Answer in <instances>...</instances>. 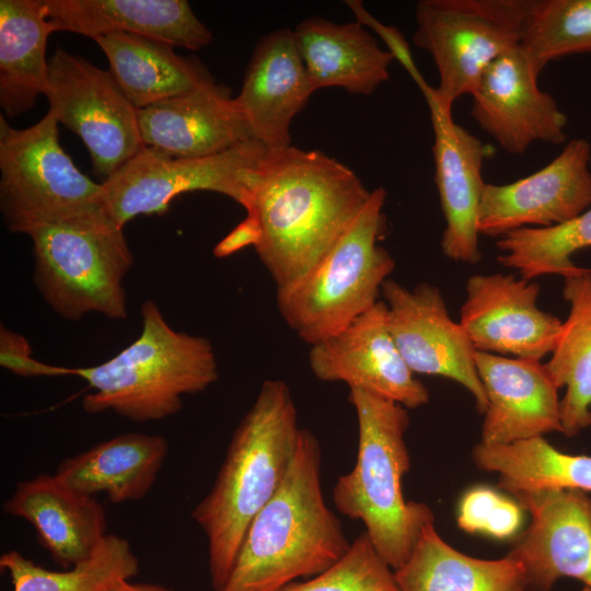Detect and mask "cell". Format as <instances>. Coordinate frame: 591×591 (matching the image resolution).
Wrapping results in <instances>:
<instances>
[{
	"mask_svg": "<svg viewBox=\"0 0 591 591\" xmlns=\"http://www.w3.org/2000/svg\"><path fill=\"white\" fill-rule=\"evenodd\" d=\"M370 195L349 167L321 151L268 149L246 217L257 228L254 248L276 288L297 282L314 268Z\"/></svg>",
	"mask_w": 591,
	"mask_h": 591,
	"instance_id": "6da1fadb",
	"label": "cell"
},
{
	"mask_svg": "<svg viewBox=\"0 0 591 591\" xmlns=\"http://www.w3.org/2000/svg\"><path fill=\"white\" fill-rule=\"evenodd\" d=\"M301 429L288 384L264 381L233 431L213 485L192 512L207 540L215 591L227 581L253 519L281 486Z\"/></svg>",
	"mask_w": 591,
	"mask_h": 591,
	"instance_id": "7a4b0ae2",
	"label": "cell"
},
{
	"mask_svg": "<svg viewBox=\"0 0 591 591\" xmlns=\"http://www.w3.org/2000/svg\"><path fill=\"white\" fill-rule=\"evenodd\" d=\"M350 543L323 495L320 442L302 428L281 486L253 519L217 591H282L296 579L326 570Z\"/></svg>",
	"mask_w": 591,
	"mask_h": 591,
	"instance_id": "3957f363",
	"label": "cell"
},
{
	"mask_svg": "<svg viewBox=\"0 0 591 591\" xmlns=\"http://www.w3.org/2000/svg\"><path fill=\"white\" fill-rule=\"evenodd\" d=\"M349 402L357 416L358 451L354 467L334 485L333 502L341 514L364 524L378 553L396 570L434 520L429 506L403 495L410 467L405 442L409 415L403 405L363 390L350 389Z\"/></svg>",
	"mask_w": 591,
	"mask_h": 591,
	"instance_id": "277c9868",
	"label": "cell"
},
{
	"mask_svg": "<svg viewBox=\"0 0 591 591\" xmlns=\"http://www.w3.org/2000/svg\"><path fill=\"white\" fill-rule=\"evenodd\" d=\"M138 338L109 360L73 368L92 389L82 398L90 414L114 412L135 422L167 418L182 409L185 395L217 382L218 361L209 339L172 328L157 303L141 306Z\"/></svg>",
	"mask_w": 591,
	"mask_h": 591,
	"instance_id": "5b68a950",
	"label": "cell"
},
{
	"mask_svg": "<svg viewBox=\"0 0 591 591\" xmlns=\"http://www.w3.org/2000/svg\"><path fill=\"white\" fill-rule=\"evenodd\" d=\"M386 190L378 187L332 250L297 282L277 289L285 323L314 345L341 331L376 304L395 268L379 244L386 232Z\"/></svg>",
	"mask_w": 591,
	"mask_h": 591,
	"instance_id": "8992f818",
	"label": "cell"
},
{
	"mask_svg": "<svg viewBox=\"0 0 591 591\" xmlns=\"http://www.w3.org/2000/svg\"><path fill=\"white\" fill-rule=\"evenodd\" d=\"M33 243L34 282L61 317L79 321L89 313L127 317L124 278L134 257L106 211L44 225Z\"/></svg>",
	"mask_w": 591,
	"mask_h": 591,
	"instance_id": "52a82bcc",
	"label": "cell"
},
{
	"mask_svg": "<svg viewBox=\"0 0 591 591\" xmlns=\"http://www.w3.org/2000/svg\"><path fill=\"white\" fill-rule=\"evenodd\" d=\"M58 121L47 114L16 129L0 117V210L12 233L106 211L102 183L84 175L59 142Z\"/></svg>",
	"mask_w": 591,
	"mask_h": 591,
	"instance_id": "ba28073f",
	"label": "cell"
},
{
	"mask_svg": "<svg viewBox=\"0 0 591 591\" xmlns=\"http://www.w3.org/2000/svg\"><path fill=\"white\" fill-rule=\"evenodd\" d=\"M534 0H420L414 44L432 57L439 84L434 100L452 109L472 94L484 72L519 46Z\"/></svg>",
	"mask_w": 591,
	"mask_h": 591,
	"instance_id": "9c48e42d",
	"label": "cell"
},
{
	"mask_svg": "<svg viewBox=\"0 0 591 591\" xmlns=\"http://www.w3.org/2000/svg\"><path fill=\"white\" fill-rule=\"evenodd\" d=\"M267 150L251 139L215 155L184 159L146 147L102 182L104 209L124 228L140 215L163 213L183 193L210 190L246 210Z\"/></svg>",
	"mask_w": 591,
	"mask_h": 591,
	"instance_id": "30bf717a",
	"label": "cell"
},
{
	"mask_svg": "<svg viewBox=\"0 0 591 591\" xmlns=\"http://www.w3.org/2000/svg\"><path fill=\"white\" fill-rule=\"evenodd\" d=\"M48 81V112L81 138L103 182L146 148L138 109L109 71L57 47Z\"/></svg>",
	"mask_w": 591,
	"mask_h": 591,
	"instance_id": "8fae6325",
	"label": "cell"
},
{
	"mask_svg": "<svg viewBox=\"0 0 591 591\" xmlns=\"http://www.w3.org/2000/svg\"><path fill=\"white\" fill-rule=\"evenodd\" d=\"M381 294L389 329L409 369L415 374L454 380L485 414L488 403L476 368V350L460 322L450 317L440 289L427 282L409 289L387 279Z\"/></svg>",
	"mask_w": 591,
	"mask_h": 591,
	"instance_id": "7c38bea8",
	"label": "cell"
},
{
	"mask_svg": "<svg viewBox=\"0 0 591 591\" xmlns=\"http://www.w3.org/2000/svg\"><path fill=\"white\" fill-rule=\"evenodd\" d=\"M591 207V144L566 142L560 153L533 174L512 183H486L478 212L479 234L497 236L522 228H548Z\"/></svg>",
	"mask_w": 591,
	"mask_h": 591,
	"instance_id": "4fadbf2b",
	"label": "cell"
},
{
	"mask_svg": "<svg viewBox=\"0 0 591 591\" xmlns=\"http://www.w3.org/2000/svg\"><path fill=\"white\" fill-rule=\"evenodd\" d=\"M460 324L476 351L541 361L563 322L537 306L540 286L511 274H478L466 281Z\"/></svg>",
	"mask_w": 591,
	"mask_h": 591,
	"instance_id": "5bb4252c",
	"label": "cell"
},
{
	"mask_svg": "<svg viewBox=\"0 0 591 591\" xmlns=\"http://www.w3.org/2000/svg\"><path fill=\"white\" fill-rule=\"evenodd\" d=\"M309 367L324 382L379 395L407 409L429 402V392L401 355L387 326L386 304L378 301L349 325L311 345Z\"/></svg>",
	"mask_w": 591,
	"mask_h": 591,
	"instance_id": "9a60e30c",
	"label": "cell"
},
{
	"mask_svg": "<svg viewBox=\"0 0 591 591\" xmlns=\"http://www.w3.org/2000/svg\"><path fill=\"white\" fill-rule=\"evenodd\" d=\"M538 76L519 45L489 66L471 94L474 120L509 154H524L536 142L567 140L568 117L540 89Z\"/></svg>",
	"mask_w": 591,
	"mask_h": 591,
	"instance_id": "2e32d148",
	"label": "cell"
},
{
	"mask_svg": "<svg viewBox=\"0 0 591 591\" xmlns=\"http://www.w3.org/2000/svg\"><path fill=\"white\" fill-rule=\"evenodd\" d=\"M531 523L508 554L523 568L530 591H549L560 578L591 589V498L552 488L513 495Z\"/></svg>",
	"mask_w": 591,
	"mask_h": 591,
	"instance_id": "e0dca14e",
	"label": "cell"
},
{
	"mask_svg": "<svg viewBox=\"0 0 591 591\" xmlns=\"http://www.w3.org/2000/svg\"><path fill=\"white\" fill-rule=\"evenodd\" d=\"M433 130L434 184L445 227L442 253L451 260L476 264L479 250L478 212L486 183L485 147L479 138L456 124L452 109L441 106L430 86H422Z\"/></svg>",
	"mask_w": 591,
	"mask_h": 591,
	"instance_id": "ac0fdd59",
	"label": "cell"
},
{
	"mask_svg": "<svg viewBox=\"0 0 591 591\" xmlns=\"http://www.w3.org/2000/svg\"><path fill=\"white\" fill-rule=\"evenodd\" d=\"M487 409L482 443L509 444L563 431L558 387L545 363L476 351Z\"/></svg>",
	"mask_w": 591,
	"mask_h": 591,
	"instance_id": "d6986e66",
	"label": "cell"
},
{
	"mask_svg": "<svg viewBox=\"0 0 591 591\" xmlns=\"http://www.w3.org/2000/svg\"><path fill=\"white\" fill-rule=\"evenodd\" d=\"M146 147L174 158H205L252 139L228 86L211 83L137 111Z\"/></svg>",
	"mask_w": 591,
	"mask_h": 591,
	"instance_id": "ffe728a7",
	"label": "cell"
},
{
	"mask_svg": "<svg viewBox=\"0 0 591 591\" xmlns=\"http://www.w3.org/2000/svg\"><path fill=\"white\" fill-rule=\"evenodd\" d=\"M313 93L293 31L280 28L256 44L235 101L252 139L283 149L291 146L292 119Z\"/></svg>",
	"mask_w": 591,
	"mask_h": 591,
	"instance_id": "44dd1931",
	"label": "cell"
},
{
	"mask_svg": "<svg viewBox=\"0 0 591 591\" xmlns=\"http://www.w3.org/2000/svg\"><path fill=\"white\" fill-rule=\"evenodd\" d=\"M2 507L32 524L38 543L63 568L88 559L108 534L102 505L73 491L55 474L19 482Z\"/></svg>",
	"mask_w": 591,
	"mask_h": 591,
	"instance_id": "7402d4cb",
	"label": "cell"
},
{
	"mask_svg": "<svg viewBox=\"0 0 591 591\" xmlns=\"http://www.w3.org/2000/svg\"><path fill=\"white\" fill-rule=\"evenodd\" d=\"M55 32L92 39L124 32L193 50L212 42L209 28L185 0H44Z\"/></svg>",
	"mask_w": 591,
	"mask_h": 591,
	"instance_id": "603a6c76",
	"label": "cell"
},
{
	"mask_svg": "<svg viewBox=\"0 0 591 591\" xmlns=\"http://www.w3.org/2000/svg\"><path fill=\"white\" fill-rule=\"evenodd\" d=\"M293 37L314 92L338 86L369 95L389 80L394 55L358 21L337 24L311 18L296 26Z\"/></svg>",
	"mask_w": 591,
	"mask_h": 591,
	"instance_id": "cb8c5ba5",
	"label": "cell"
},
{
	"mask_svg": "<svg viewBox=\"0 0 591 591\" xmlns=\"http://www.w3.org/2000/svg\"><path fill=\"white\" fill-rule=\"evenodd\" d=\"M167 451L163 436L123 433L65 459L55 476L81 495L104 493L114 503L140 500L153 487Z\"/></svg>",
	"mask_w": 591,
	"mask_h": 591,
	"instance_id": "d4e9b609",
	"label": "cell"
},
{
	"mask_svg": "<svg viewBox=\"0 0 591 591\" xmlns=\"http://www.w3.org/2000/svg\"><path fill=\"white\" fill-rule=\"evenodd\" d=\"M94 40L108 60L109 72L137 109L216 82L199 59L176 54L165 42L124 32Z\"/></svg>",
	"mask_w": 591,
	"mask_h": 591,
	"instance_id": "484cf974",
	"label": "cell"
},
{
	"mask_svg": "<svg viewBox=\"0 0 591 591\" xmlns=\"http://www.w3.org/2000/svg\"><path fill=\"white\" fill-rule=\"evenodd\" d=\"M53 32L44 0L0 1V106L7 117L30 111L46 94Z\"/></svg>",
	"mask_w": 591,
	"mask_h": 591,
	"instance_id": "4316f807",
	"label": "cell"
},
{
	"mask_svg": "<svg viewBox=\"0 0 591 591\" xmlns=\"http://www.w3.org/2000/svg\"><path fill=\"white\" fill-rule=\"evenodd\" d=\"M394 572L402 591H530L515 559L462 554L441 538L433 523L424 529L408 560Z\"/></svg>",
	"mask_w": 591,
	"mask_h": 591,
	"instance_id": "83f0119b",
	"label": "cell"
},
{
	"mask_svg": "<svg viewBox=\"0 0 591 591\" xmlns=\"http://www.w3.org/2000/svg\"><path fill=\"white\" fill-rule=\"evenodd\" d=\"M563 297L568 317L545 367L558 389L560 421L566 437L591 426V269L565 278Z\"/></svg>",
	"mask_w": 591,
	"mask_h": 591,
	"instance_id": "f1b7e54d",
	"label": "cell"
},
{
	"mask_svg": "<svg viewBox=\"0 0 591 591\" xmlns=\"http://www.w3.org/2000/svg\"><path fill=\"white\" fill-rule=\"evenodd\" d=\"M473 460L479 470L499 474L512 495L552 488L591 491V456L560 452L543 437L509 444L478 443Z\"/></svg>",
	"mask_w": 591,
	"mask_h": 591,
	"instance_id": "f546056e",
	"label": "cell"
},
{
	"mask_svg": "<svg viewBox=\"0 0 591 591\" xmlns=\"http://www.w3.org/2000/svg\"><path fill=\"white\" fill-rule=\"evenodd\" d=\"M0 567L9 573L13 591H104L135 577L139 560L126 538L108 533L88 559L66 570L37 566L18 551L3 553Z\"/></svg>",
	"mask_w": 591,
	"mask_h": 591,
	"instance_id": "4dcf8cb0",
	"label": "cell"
},
{
	"mask_svg": "<svg viewBox=\"0 0 591 591\" xmlns=\"http://www.w3.org/2000/svg\"><path fill=\"white\" fill-rule=\"evenodd\" d=\"M497 262L517 269L531 280L544 275L564 278L582 273L571 260L577 251L591 246V207L581 215L548 228H522L508 232L496 243Z\"/></svg>",
	"mask_w": 591,
	"mask_h": 591,
	"instance_id": "1f68e13d",
	"label": "cell"
},
{
	"mask_svg": "<svg viewBox=\"0 0 591 591\" xmlns=\"http://www.w3.org/2000/svg\"><path fill=\"white\" fill-rule=\"evenodd\" d=\"M521 48L540 74L551 62L591 53V0H534Z\"/></svg>",
	"mask_w": 591,
	"mask_h": 591,
	"instance_id": "d6a6232c",
	"label": "cell"
},
{
	"mask_svg": "<svg viewBox=\"0 0 591 591\" xmlns=\"http://www.w3.org/2000/svg\"><path fill=\"white\" fill-rule=\"evenodd\" d=\"M282 591H402L392 567L382 558L366 532L350 543L331 567Z\"/></svg>",
	"mask_w": 591,
	"mask_h": 591,
	"instance_id": "836d02e7",
	"label": "cell"
},
{
	"mask_svg": "<svg viewBox=\"0 0 591 591\" xmlns=\"http://www.w3.org/2000/svg\"><path fill=\"white\" fill-rule=\"evenodd\" d=\"M522 507L497 490L477 486L462 497L457 525L468 533H483L505 540L514 535L523 521Z\"/></svg>",
	"mask_w": 591,
	"mask_h": 591,
	"instance_id": "e575fe53",
	"label": "cell"
},
{
	"mask_svg": "<svg viewBox=\"0 0 591 591\" xmlns=\"http://www.w3.org/2000/svg\"><path fill=\"white\" fill-rule=\"evenodd\" d=\"M0 366L23 378L73 375V368L36 360L27 339L3 326L0 329Z\"/></svg>",
	"mask_w": 591,
	"mask_h": 591,
	"instance_id": "d590c367",
	"label": "cell"
},
{
	"mask_svg": "<svg viewBox=\"0 0 591 591\" xmlns=\"http://www.w3.org/2000/svg\"><path fill=\"white\" fill-rule=\"evenodd\" d=\"M258 239L259 234L255 223L246 217L216 245L213 254L217 257H224L250 245L255 247Z\"/></svg>",
	"mask_w": 591,
	"mask_h": 591,
	"instance_id": "8d00e7d4",
	"label": "cell"
},
{
	"mask_svg": "<svg viewBox=\"0 0 591 591\" xmlns=\"http://www.w3.org/2000/svg\"><path fill=\"white\" fill-rule=\"evenodd\" d=\"M104 591H174L163 586L153 583H134L129 580H121Z\"/></svg>",
	"mask_w": 591,
	"mask_h": 591,
	"instance_id": "74e56055",
	"label": "cell"
}]
</instances>
